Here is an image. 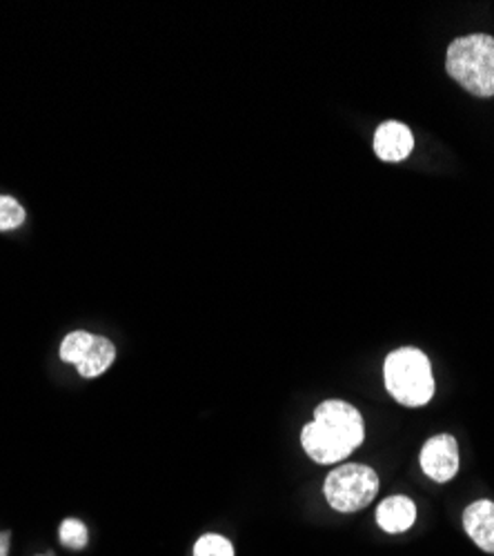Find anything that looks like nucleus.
Segmentation results:
<instances>
[{"instance_id":"1","label":"nucleus","mask_w":494,"mask_h":556,"mask_svg":"<svg viewBox=\"0 0 494 556\" xmlns=\"http://www.w3.org/2000/svg\"><path fill=\"white\" fill-rule=\"evenodd\" d=\"M445 70L472 97H494V38L487 34H470L451 42Z\"/></svg>"},{"instance_id":"2","label":"nucleus","mask_w":494,"mask_h":556,"mask_svg":"<svg viewBox=\"0 0 494 556\" xmlns=\"http://www.w3.org/2000/svg\"><path fill=\"white\" fill-rule=\"evenodd\" d=\"M385 388L401 405L421 407L434 396V379L428 356L417 348H401L385 358Z\"/></svg>"},{"instance_id":"3","label":"nucleus","mask_w":494,"mask_h":556,"mask_svg":"<svg viewBox=\"0 0 494 556\" xmlns=\"http://www.w3.org/2000/svg\"><path fill=\"white\" fill-rule=\"evenodd\" d=\"M326 498L337 513H356L372 503L379 492V477L368 466H341L326 479Z\"/></svg>"},{"instance_id":"4","label":"nucleus","mask_w":494,"mask_h":556,"mask_svg":"<svg viewBox=\"0 0 494 556\" xmlns=\"http://www.w3.org/2000/svg\"><path fill=\"white\" fill-rule=\"evenodd\" d=\"M314 421L324 426L326 430H330L332 434H337L352 450H356L366 439L364 416L345 401H337V399L324 401L317 409H314Z\"/></svg>"},{"instance_id":"5","label":"nucleus","mask_w":494,"mask_h":556,"mask_svg":"<svg viewBox=\"0 0 494 556\" xmlns=\"http://www.w3.org/2000/svg\"><path fill=\"white\" fill-rule=\"evenodd\" d=\"M421 468L436 483H447L459 472V445L451 434L432 437L421 450Z\"/></svg>"},{"instance_id":"6","label":"nucleus","mask_w":494,"mask_h":556,"mask_svg":"<svg viewBox=\"0 0 494 556\" xmlns=\"http://www.w3.org/2000/svg\"><path fill=\"white\" fill-rule=\"evenodd\" d=\"M301 443H303L307 456L312 460L321 463V466H332V463L343 460L352 452V447L347 443H343L337 434H332L317 421H312L303 428Z\"/></svg>"},{"instance_id":"7","label":"nucleus","mask_w":494,"mask_h":556,"mask_svg":"<svg viewBox=\"0 0 494 556\" xmlns=\"http://www.w3.org/2000/svg\"><path fill=\"white\" fill-rule=\"evenodd\" d=\"M375 154L385 163H401L413 154L415 138L408 125L398 121H388L375 131Z\"/></svg>"},{"instance_id":"8","label":"nucleus","mask_w":494,"mask_h":556,"mask_svg":"<svg viewBox=\"0 0 494 556\" xmlns=\"http://www.w3.org/2000/svg\"><path fill=\"white\" fill-rule=\"evenodd\" d=\"M464 528L468 536L483 549L494 554V503L477 501L464 513Z\"/></svg>"},{"instance_id":"9","label":"nucleus","mask_w":494,"mask_h":556,"mask_svg":"<svg viewBox=\"0 0 494 556\" xmlns=\"http://www.w3.org/2000/svg\"><path fill=\"white\" fill-rule=\"evenodd\" d=\"M417 519V505L408 496H390L377 509V523L390 534L406 532Z\"/></svg>"},{"instance_id":"10","label":"nucleus","mask_w":494,"mask_h":556,"mask_svg":"<svg viewBox=\"0 0 494 556\" xmlns=\"http://www.w3.org/2000/svg\"><path fill=\"white\" fill-rule=\"evenodd\" d=\"M114 358H116L114 343L105 337H94L92 350L87 352V356L76 365V369L83 379H97L107 372Z\"/></svg>"},{"instance_id":"11","label":"nucleus","mask_w":494,"mask_h":556,"mask_svg":"<svg viewBox=\"0 0 494 556\" xmlns=\"http://www.w3.org/2000/svg\"><path fill=\"white\" fill-rule=\"evenodd\" d=\"M92 345H94V334H89L85 330L69 332L61 343V358L76 367L87 356V352L92 350Z\"/></svg>"},{"instance_id":"12","label":"nucleus","mask_w":494,"mask_h":556,"mask_svg":"<svg viewBox=\"0 0 494 556\" xmlns=\"http://www.w3.org/2000/svg\"><path fill=\"white\" fill-rule=\"evenodd\" d=\"M25 207L14 199L0 194V231H12L25 223Z\"/></svg>"},{"instance_id":"13","label":"nucleus","mask_w":494,"mask_h":556,"mask_svg":"<svg viewBox=\"0 0 494 556\" xmlns=\"http://www.w3.org/2000/svg\"><path fill=\"white\" fill-rule=\"evenodd\" d=\"M194 556H235V547L226 536L205 534L197 541Z\"/></svg>"},{"instance_id":"14","label":"nucleus","mask_w":494,"mask_h":556,"mask_svg":"<svg viewBox=\"0 0 494 556\" xmlns=\"http://www.w3.org/2000/svg\"><path fill=\"white\" fill-rule=\"evenodd\" d=\"M61 541L69 549H83L87 545V528L76 519H67L61 526Z\"/></svg>"},{"instance_id":"15","label":"nucleus","mask_w":494,"mask_h":556,"mask_svg":"<svg viewBox=\"0 0 494 556\" xmlns=\"http://www.w3.org/2000/svg\"><path fill=\"white\" fill-rule=\"evenodd\" d=\"M10 532H0V556H8L10 554Z\"/></svg>"}]
</instances>
